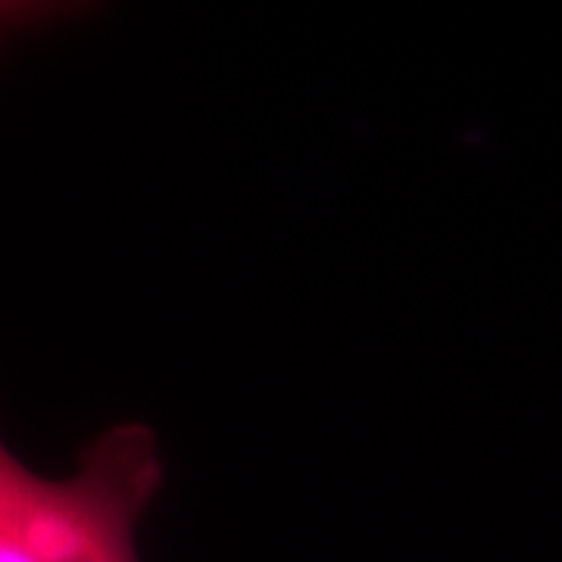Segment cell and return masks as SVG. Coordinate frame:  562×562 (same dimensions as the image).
I'll return each instance as SVG.
<instances>
[{
	"label": "cell",
	"mask_w": 562,
	"mask_h": 562,
	"mask_svg": "<svg viewBox=\"0 0 562 562\" xmlns=\"http://www.w3.org/2000/svg\"><path fill=\"white\" fill-rule=\"evenodd\" d=\"M160 484V443L138 422L103 431L66 479L0 441V562H140L138 525Z\"/></svg>",
	"instance_id": "obj_1"
},
{
	"label": "cell",
	"mask_w": 562,
	"mask_h": 562,
	"mask_svg": "<svg viewBox=\"0 0 562 562\" xmlns=\"http://www.w3.org/2000/svg\"><path fill=\"white\" fill-rule=\"evenodd\" d=\"M54 10L50 7H29V3H0V38L22 32L29 25L50 20Z\"/></svg>",
	"instance_id": "obj_2"
}]
</instances>
